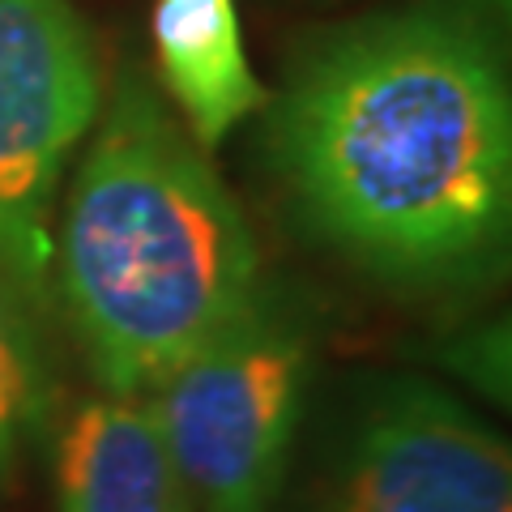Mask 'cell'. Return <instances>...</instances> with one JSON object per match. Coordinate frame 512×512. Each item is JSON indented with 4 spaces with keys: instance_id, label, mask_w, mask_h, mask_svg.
<instances>
[{
    "instance_id": "obj_1",
    "label": "cell",
    "mask_w": 512,
    "mask_h": 512,
    "mask_svg": "<svg viewBox=\"0 0 512 512\" xmlns=\"http://www.w3.org/2000/svg\"><path fill=\"white\" fill-rule=\"evenodd\" d=\"M265 137L303 227L393 286L466 278L508 244V69L466 5L320 30L265 99Z\"/></svg>"
},
{
    "instance_id": "obj_2",
    "label": "cell",
    "mask_w": 512,
    "mask_h": 512,
    "mask_svg": "<svg viewBox=\"0 0 512 512\" xmlns=\"http://www.w3.org/2000/svg\"><path fill=\"white\" fill-rule=\"evenodd\" d=\"M52 265L94 376L120 397H150L261 295L235 197L137 73L107 99Z\"/></svg>"
},
{
    "instance_id": "obj_3",
    "label": "cell",
    "mask_w": 512,
    "mask_h": 512,
    "mask_svg": "<svg viewBox=\"0 0 512 512\" xmlns=\"http://www.w3.org/2000/svg\"><path fill=\"white\" fill-rule=\"evenodd\" d=\"M312 380V338L291 303L252 299L244 316L146 397L171 466L201 512H269Z\"/></svg>"
},
{
    "instance_id": "obj_4",
    "label": "cell",
    "mask_w": 512,
    "mask_h": 512,
    "mask_svg": "<svg viewBox=\"0 0 512 512\" xmlns=\"http://www.w3.org/2000/svg\"><path fill=\"white\" fill-rule=\"evenodd\" d=\"M103 107L99 47L69 0H0V274L43 312L52 197Z\"/></svg>"
},
{
    "instance_id": "obj_5",
    "label": "cell",
    "mask_w": 512,
    "mask_h": 512,
    "mask_svg": "<svg viewBox=\"0 0 512 512\" xmlns=\"http://www.w3.org/2000/svg\"><path fill=\"white\" fill-rule=\"evenodd\" d=\"M320 512H512V457L461 397L380 380L350 414Z\"/></svg>"
},
{
    "instance_id": "obj_6",
    "label": "cell",
    "mask_w": 512,
    "mask_h": 512,
    "mask_svg": "<svg viewBox=\"0 0 512 512\" xmlns=\"http://www.w3.org/2000/svg\"><path fill=\"white\" fill-rule=\"evenodd\" d=\"M60 512H188L146 397L103 393L82 402L56 440Z\"/></svg>"
},
{
    "instance_id": "obj_7",
    "label": "cell",
    "mask_w": 512,
    "mask_h": 512,
    "mask_svg": "<svg viewBox=\"0 0 512 512\" xmlns=\"http://www.w3.org/2000/svg\"><path fill=\"white\" fill-rule=\"evenodd\" d=\"M150 35L163 90L201 150L222 146V137L265 107L269 90L244 56L235 0H154Z\"/></svg>"
},
{
    "instance_id": "obj_8",
    "label": "cell",
    "mask_w": 512,
    "mask_h": 512,
    "mask_svg": "<svg viewBox=\"0 0 512 512\" xmlns=\"http://www.w3.org/2000/svg\"><path fill=\"white\" fill-rule=\"evenodd\" d=\"M52 414L39 308L0 274V491L22 474Z\"/></svg>"
}]
</instances>
